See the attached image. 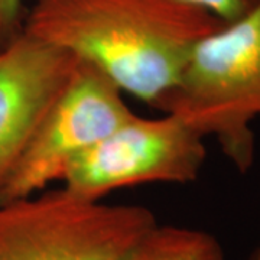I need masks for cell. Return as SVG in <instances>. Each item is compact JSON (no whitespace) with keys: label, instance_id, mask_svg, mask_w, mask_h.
I'll list each match as a JSON object with an SVG mask.
<instances>
[{"label":"cell","instance_id":"6da1fadb","mask_svg":"<svg viewBox=\"0 0 260 260\" xmlns=\"http://www.w3.org/2000/svg\"><path fill=\"white\" fill-rule=\"evenodd\" d=\"M224 20L186 0H34L22 29L156 107Z\"/></svg>","mask_w":260,"mask_h":260},{"label":"cell","instance_id":"7a4b0ae2","mask_svg":"<svg viewBox=\"0 0 260 260\" xmlns=\"http://www.w3.org/2000/svg\"><path fill=\"white\" fill-rule=\"evenodd\" d=\"M155 109L214 138L240 174L256 158L251 127L260 117V2L201 39L178 81Z\"/></svg>","mask_w":260,"mask_h":260},{"label":"cell","instance_id":"3957f363","mask_svg":"<svg viewBox=\"0 0 260 260\" xmlns=\"http://www.w3.org/2000/svg\"><path fill=\"white\" fill-rule=\"evenodd\" d=\"M156 223L142 205L45 189L0 203V260H117Z\"/></svg>","mask_w":260,"mask_h":260},{"label":"cell","instance_id":"277c9868","mask_svg":"<svg viewBox=\"0 0 260 260\" xmlns=\"http://www.w3.org/2000/svg\"><path fill=\"white\" fill-rule=\"evenodd\" d=\"M204 138L179 117L133 114L68 167L62 188L78 198L106 195L143 184H189L205 159Z\"/></svg>","mask_w":260,"mask_h":260},{"label":"cell","instance_id":"5b68a950","mask_svg":"<svg viewBox=\"0 0 260 260\" xmlns=\"http://www.w3.org/2000/svg\"><path fill=\"white\" fill-rule=\"evenodd\" d=\"M124 95L97 68L78 61L10 169L0 203L42 192L62 181L75 159L135 114Z\"/></svg>","mask_w":260,"mask_h":260},{"label":"cell","instance_id":"8992f818","mask_svg":"<svg viewBox=\"0 0 260 260\" xmlns=\"http://www.w3.org/2000/svg\"><path fill=\"white\" fill-rule=\"evenodd\" d=\"M77 64L23 29L0 47V188Z\"/></svg>","mask_w":260,"mask_h":260},{"label":"cell","instance_id":"52a82bcc","mask_svg":"<svg viewBox=\"0 0 260 260\" xmlns=\"http://www.w3.org/2000/svg\"><path fill=\"white\" fill-rule=\"evenodd\" d=\"M117 260H225V251L211 233L156 223Z\"/></svg>","mask_w":260,"mask_h":260},{"label":"cell","instance_id":"ba28073f","mask_svg":"<svg viewBox=\"0 0 260 260\" xmlns=\"http://www.w3.org/2000/svg\"><path fill=\"white\" fill-rule=\"evenodd\" d=\"M23 0H0V44L9 42L22 30Z\"/></svg>","mask_w":260,"mask_h":260},{"label":"cell","instance_id":"9c48e42d","mask_svg":"<svg viewBox=\"0 0 260 260\" xmlns=\"http://www.w3.org/2000/svg\"><path fill=\"white\" fill-rule=\"evenodd\" d=\"M210 10L224 22H233L257 5L260 0H186Z\"/></svg>","mask_w":260,"mask_h":260},{"label":"cell","instance_id":"30bf717a","mask_svg":"<svg viewBox=\"0 0 260 260\" xmlns=\"http://www.w3.org/2000/svg\"><path fill=\"white\" fill-rule=\"evenodd\" d=\"M249 260H260V242H259V244H257V247L254 249V251L251 253L250 259Z\"/></svg>","mask_w":260,"mask_h":260},{"label":"cell","instance_id":"8fae6325","mask_svg":"<svg viewBox=\"0 0 260 260\" xmlns=\"http://www.w3.org/2000/svg\"><path fill=\"white\" fill-rule=\"evenodd\" d=\"M0 47H2V44H0Z\"/></svg>","mask_w":260,"mask_h":260}]
</instances>
